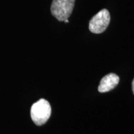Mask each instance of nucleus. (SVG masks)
Here are the masks:
<instances>
[{"label": "nucleus", "instance_id": "obj_1", "mask_svg": "<svg viewBox=\"0 0 134 134\" xmlns=\"http://www.w3.org/2000/svg\"><path fill=\"white\" fill-rule=\"evenodd\" d=\"M52 107L48 100L41 98L33 104L31 107V117L34 123L37 126L45 125L49 119Z\"/></svg>", "mask_w": 134, "mask_h": 134}, {"label": "nucleus", "instance_id": "obj_2", "mask_svg": "<svg viewBox=\"0 0 134 134\" xmlns=\"http://www.w3.org/2000/svg\"><path fill=\"white\" fill-rule=\"evenodd\" d=\"M75 0H53L51 12L58 21H64L72 14Z\"/></svg>", "mask_w": 134, "mask_h": 134}, {"label": "nucleus", "instance_id": "obj_3", "mask_svg": "<svg viewBox=\"0 0 134 134\" xmlns=\"http://www.w3.org/2000/svg\"><path fill=\"white\" fill-rule=\"evenodd\" d=\"M110 22V12L107 9H102L90 19L89 29L92 33H103L108 27Z\"/></svg>", "mask_w": 134, "mask_h": 134}, {"label": "nucleus", "instance_id": "obj_4", "mask_svg": "<svg viewBox=\"0 0 134 134\" xmlns=\"http://www.w3.org/2000/svg\"><path fill=\"white\" fill-rule=\"evenodd\" d=\"M119 82V77L115 73H110L101 78L98 86V92L104 93L113 90Z\"/></svg>", "mask_w": 134, "mask_h": 134}, {"label": "nucleus", "instance_id": "obj_5", "mask_svg": "<svg viewBox=\"0 0 134 134\" xmlns=\"http://www.w3.org/2000/svg\"><path fill=\"white\" fill-rule=\"evenodd\" d=\"M132 90H133V93L134 94V78L133 80V82H132Z\"/></svg>", "mask_w": 134, "mask_h": 134}, {"label": "nucleus", "instance_id": "obj_6", "mask_svg": "<svg viewBox=\"0 0 134 134\" xmlns=\"http://www.w3.org/2000/svg\"><path fill=\"white\" fill-rule=\"evenodd\" d=\"M63 22H65L66 23H69V21L68 20V19H65V20H64Z\"/></svg>", "mask_w": 134, "mask_h": 134}]
</instances>
